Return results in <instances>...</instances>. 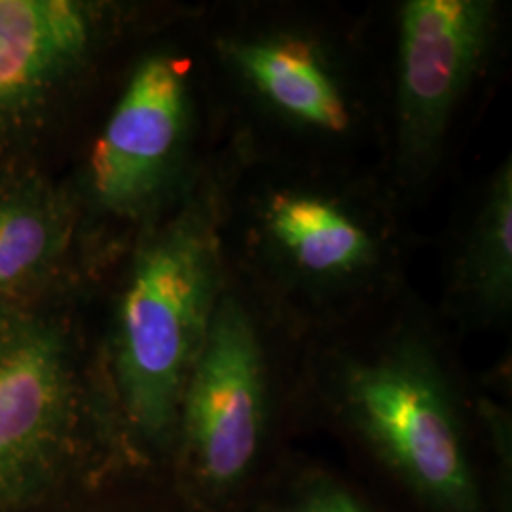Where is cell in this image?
<instances>
[{"mask_svg": "<svg viewBox=\"0 0 512 512\" xmlns=\"http://www.w3.org/2000/svg\"><path fill=\"white\" fill-rule=\"evenodd\" d=\"M211 215L184 209L137 253L110 349V378L129 435L148 450L175 439L184 385L217 308Z\"/></svg>", "mask_w": 512, "mask_h": 512, "instance_id": "6da1fadb", "label": "cell"}, {"mask_svg": "<svg viewBox=\"0 0 512 512\" xmlns=\"http://www.w3.org/2000/svg\"><path fill=\"white\" fill-rule=\"evenodd\" d=\"M342 418L385 469L435 512H484L454 391L416 342L349 363L338 380Z\"/></svg>", "mask_w": 512, "mask_h": 512, "instance_id": "7a4b0ae2", "label": "cell"}, {"mask_svg": "<svg viewBox=\"0 0 512 512\" xmlns=\"http://www.w3.org/2000/svg\"><path fill=\"white\" fill-rule=\"evenodd\" d=\"M69 330L35 302L0 310V512L29 503L59 475L80 423Z\"/></svg>", "mask_w": 512, "mask_h": 512, "instance_id": "3957f363", "label": "cell"}, {"mask_svg": "<svg viewBox=\"0 0 512 512\" xmlns=\"http://www.w3.org/2000/svg\"><path fill=\"white\" fill-rule=\"evenodd\" d=\"M266 423V363L255 323L238 300L222 298L184 385L175 433L186 480L203 503H222L245 486Z\"/></svg>", "mask_w": 512, "mask_h": 512, "instance_id": "277c9868", "label": "cell"}, {"mask_svg": "<svg viewBox=\"0 0 512 512\" xmlns=\"http://www.w3.org/2000/svg\"><path fill=\"white\" fill-rule=\"evenodd\" d=\"M101 10L80 0H0V169L48 128L88 69Z\"/></svg>", "mask_w": 512, "mask_h": 512, "instance_id": "5b68a950", "label": "cell"}, {"mask_svg": "<svg viewBox=\"0 0 512 512\" xmlns=\"http://www.w3.org/2000/svg\"><path fill=\"white\" fill-rule=\"evenodd\" d=\"M494 6L484 0H410L401 12L399 145L425 165L488 54Z\"/></svg>", "mask_w": 512, "mask_h": 512, "instance_id": "8992f818", "label": "cell"}, {"mask_svg": "<svg viewBox=\"0 0 512 512\" xmlns=\"http://www.w3.org/2000/svg\"><path fill=\"white\" fill-rule=\"evenodd\" d=\"M186 120V69L171 55H148L95 141L88 173L95 203L122 217L141 213L171 173Z\"/></svg>", "mask_w": 512, "mask_h": 512, "instance_id": "52a82bcc", "label": "cell"}, {"mask_svg": "<svg viewBox=\"0 0 512 512\" xmlns=\"http://www.w3.org/2000/svg\"><path fill=\"white\" fill-rule=\"evenodd\" d=\"M74 209L48 179L0 169V310L44 298L73 243Z\"/></svg>", "mask_w": 512, "mask_h": 512, "instance_id": "ba28073f", "label": "cell"}, {"mask_svg": "<svg viewBox=\"0 0 512 512\" xmlns=\"http://www.w3.org/2000/svg\"><path fill=\"white\" fill-rule=\"evenodd\" d=\"M230 55L275 107L315 128L342 131L349 112L344 97L310 48L294 40H260L230 46Z\"/></svg>", "mask_w": 512, "mask_h": 512, "instance_id": "9c48e42d", "label": "cell"}, {"mask_svg": "<svg viewBox=\"0 0 512 512\" xmlns=\"http://www.w3.org/2000/svg\"><path fill=\"white\" fill-rule=\"evenodd\" d=\"M268 228L294 262L311 274H349L372 255L365 230L336 205L313 196H275L268 207Z\"/></svg>", "mask_w": 512, "mask_h": 512, "instance_id": "30bf717a", "label": "cell"}, {"mask_svg": "<svg viewBox=\"0 0 512 512\" xmlns=\"http://www.w3.org/2000/svg\"><path fill=\"white\" fill-rule=\"evenodd\" d=\"M465 279L486 311L509 310L512 298V169L495 175L467 249Z\"/></svg>", "mask_w": 512, "mask_h": 512, "instance_id": "8fae6325", "label": "cell"}, {"mask_svg": "<svg viewBox=\"0 0 512 512\" xmlns=\"http://www.w3.org/2000/svg\"><path fill=\"white\" fill-rule=\"evenodd\" d=\"M264 512H376L340 480L313 473L296 480Z\"/></svg>", "mask_w": 512, "mask_h": 512, "instance_id": "7c38bea8", "label": "cell"}]
</instances>
